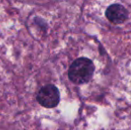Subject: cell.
<instances>
[{"label": "cell", "mask_w": 131, "mask_h": 130, "mask_svg": "<svg viewBox=\"0 0 131 130\" xmlns=\"http://www.w3.org/2000/svg\"><path fill=\"white\" fill-rule=\"evenodd\" d=\"M95 71L93 62L88 58L81 57L71 63L68 71V76L71 82L75 84L88 83L92 78Z\"/></svg>", "instance_id": "1"}, {"label": "cell", "mask_w": 131, "mask_h": 130, "mask_svg": "<svg viewBox=\"0 0 131 130\" xmlns=\"http://www.w3.org/2000/svg\"><path fill=\"white\" fill-rule=\"evenodd\" d=\"M106 17L111 22L119 24L124 22L128 18V11L121 5H112L106 10Z\"/></svg>", "instance_id": "3"}, {"label": "cell", "mask_w": 131, "mask_h": 130, "mask_svg": "<svg viewBox=\"0 0 131 130\" xmlns=\"http://www.w3.org/2000/svg\"><path fill=\"white\" fill-rule=\"evenodd\" d=\"M38 103L46 108H53L60 102V93L55 86L52 84L44 86L37 94Z\"/></svg>", "instance_id": "2"}]
</instances>
